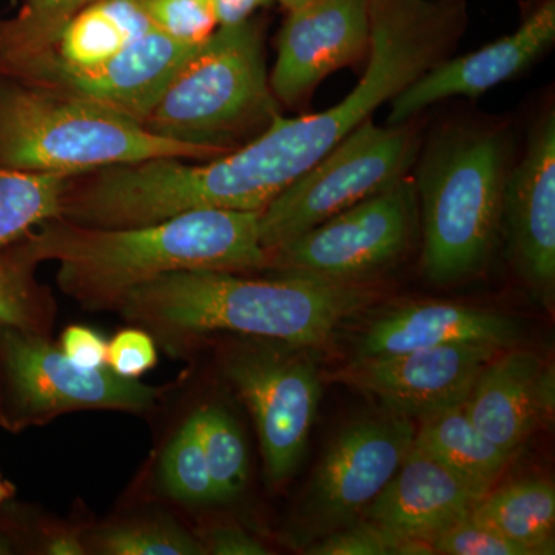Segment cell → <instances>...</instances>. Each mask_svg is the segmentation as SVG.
Here are the masks:
<instances>
[{
  "mask_svg": "<svg viewBox=\"0 0 555 555\" xmlns=\"http://www.w3.org/2000/svg\"><path fill=\"white\" fill-rule=\"evenodd\" d=\"M217 156L108 109L0 75V166L78 177L145 159Z\"/></svg>",
  "mask_w": 555,
  "mask_h": 555,
  "instance_id": "3",
  "label": "cell"
},
{
  "mask_svg": "<svg viewBox=\"0 0 555 555\" xmlns=\"http://www.w3.org/2000/svg\"><path fill=\"white\" fill-rule=\"evenodd\" d=\"M98 0H25L20 13L0 22V57L46 49L78 11Z\"/></svg>",
  "mask_w": 555,
  "mask_h": 555,
  "instance_id": "27",
  "label": "cell"
},
{
  "mask_svg": "<svg viewBox=\"0 0 555 555\" xmlns=\"http://www.w3.org/2000/svg\"><path fill=\"white\" fill-rule=\"evenodd\" d=\"M87 553L105 555H203V542L169 518H130L83 535Z\"/></svg>",
  "mask_w": 555,
  "mask_h": 555,
  "instance_id": "25",
  "label": "cell"
},
{
  "mask_svg": "<svg viewBox=\"0 0 555 555\" xmlns=\"http://www.w3.org/2000/svg\"><path fill=\"white\" fill-rule=\"evenodd\" d=\"M69 178L0 166V251L42 222L61 217Z\"/></svg>",
  "mask_w": 555,
  "mask_h": 555,
  "instance_id": "22",
  "label": "cell"
},
{
  "mask_svg": "<svg viewBox=\"0 0 555 555\" xmlns=\"http://www.w3.org/2000/svg\"><path fill=\"white\" fill-rule=\"evenodd\" d=\"M201 444L215 486L217 502H229L241 494L248 478L246 440L235 416L218 404H204L193 411Z\"/></svg>",
  "mask_w": 555,
  "mask_h": 555,
  "instance_id": "24",
  "label": "cell"
},
{
  "mask_svg": "<svg viewBox=\"0 0 555 555\" xmlns=\"http://www.w3.org/2000/svg\"><path fill=\"white\" fill-rule=\"evenodd\" d=\"M416 150L418 141L406 124L379 127L367 119L262 208V247L269 254L396 184L406 177Z\"/></svg>",
  "mask_w": 555,
  "mask_h": 555,
  "instance_id": "7",
  "label": "cell"
},
{
  "mask_svg": "<svg viewBox=\"0 0 555 555\" xmlns=\"http://www.w3.org/2000/svg\"><path fill=\"white\" fill-rule=\"evenodd\" d=\"M416 189L406 177L339 211L275 250L266 269L358 281L396 262L406 250L416 214Z\"/></svg>",
  "mask_w": 555,
  "mask_h": 555,
  "instance_id": "9",
  "label": "cell"
},
{
  "mask_svg": "<svg viewBox=\"0 0 555 555\" xmlns=\"http://www.w3.org/2000/svg\"><path fill=\"white\" fill-rule=\"evenodd\" d=\"M160 480L164 491L184 505L199 506L217 502L193 412L167 444L160 462Z\"/></svg>",
  "mask_w": 555,
  "mask_h": 555,
  "instance_id": "26",
  "label": "cell"
},
{
  "mask_svg": "<svg viewBox=\"0 0 555 555\" xmlns=\"http://www.w3.org/2000/svg\"><path fill=\"white\" fill-rule=\"evenodd\" d=\"M36 266L20 241L0 251V324L50 337L56 305L36 281Z\"/></svg>",
  "mask_w": 555,
  "mask_h": 555,
  "instance_id": "23",
  "label": "cell"
},
{
  "mask_svg": "<svg viewBox=\"0 0 555 555\" xmlns=\"http://www.w3.org/2000/svg\"><path fill=\"white\" fill-rule=\"evenodd\" d=\"M369 49V0H309L288 10L269 76L273 96L288 107L301 104L332 73L363 61Z\"/></svg>",
  "mask_w": 555,
  "mask_h": 555,
  "instance_id": "13",
  "label": "cell"
},
{
  "mask_svg": "<svg viewBox=\"0 0 555 555\" xmlns=\"http://www.w3.org/2000/svg\"><path fill=\"white\" fill-rule=\"evenodd\" d=\"M414 420L389 414L352 423L332 441L299 509V528L320 539L363 518L414 447Z\"/></svg>",
  "mask_w": 555,
  "mask_h": 555,
  "instance_id": "11",
  "label": "cell"
},
{
  "mask_svg": "<svg viewBox=\"0 0 555 555\" xmlns=\"http://www.w3.org/2000/svg\"><path fill=\"white\" fill-rule=\"evenodd\" d=\"M43 554L82 555L87 553L83 534L78 529H61L46 537L42 545Z\"/></svg>",
  "mask_w": 555,
  "mask_h": 555,
  "instance_id": "35",
  "label": "cell"
},
{
  "mask_svg": "<svg viewBox=\"0 0 555 555\" xmlns=\"http://www.w3.org/2000/svg\"><path fill=\"white\" fill-rule=\"evenodd\" d=\"M107 345L94 328L80 324L65 328L60 343L62 352L83 369L107 367Z\"/></svg>",
  "mask_w": 555,
  "mask_h": 555,
  "instance_id": "32",
  "label": "cell"
},
{
  "mask_svg": "<svg viewBox=\"0 0 555 555\" xmlns=\"http://www.w3.org/2000/svg\"><path fill=\"white\" fill-rule=\"evenodd\" d=\"M153 30L144 0H98L78 11L54 42L40 50L64 64L89 67L112 60Z\"/></svg>",
  "mask_w": 555,
  "mask_h": 555,
  "instance_id": "19",
  "label": "cell"
},
{
  "mask_svg": "<svg viewBox=\"0 0 555 555\" xmlns=\"http://www.w3.org/2000/svg\"><path fill=\"white\" fill-rule=\"evenodd\" d=\"M503 350L481 369L465 409L488 440L514 455L553 416L555 374L534 352Z\"/></svg>",
  "mask_w": 555,
  "mask_h": 555,
  "instance_id": "16",
  "label": "cell"
},
{
  "mask_svg": "<svg viewBox=\"0 0 555 555\" xmlns=\"http://www.w3.org/2000/svg\"><path fill=\"white\" fill-rule=\"evenodd\" d=\"M520 334L517 320L495 310L454 302H416L375 320L360 339L358 357L393 356L459 343L511 347Z\"/></svg>",
  "mask_w": 555,
  "mask_h": 555,
  "instance_id": "18",
  "label": "cell"
},
{
  "mask_svg": "<svg viewBox=\"0 0 555 555\" xmlns=\"http://www.w3.org/2000/svg\"><path fill=\"white\" fill-rule=\"evenodd\" d=\"M473 513L531 555L554 554L555 489L546 480H520L492 488Z\"/></svg>",
  "mask_w": 555,
  "mask_h": 555,
  "instance_id": "21",
  "label": "cell"
},
{
  "mask_svg": "<svg viewBox=\"0 0 555 555\" xmlns=\"http://www.w3.org/2000/svg\"><path fill=\"white\" fill-rule=\"evenodd\" d=\"M159 387L83 369L47 335L0 324V426L20 434L78 411L150 414Z\"/></svg>",
  "mask_w": 555,
  "mask_h": 555,
  "instance_id": "6",
  "label": "cell"
},
{
  "mask_svg": "<svg viewBox=\"0 0 555 555\" xmlns=\"http://www.w3.org/2000/svg\"><path fill=\"white\" fill-rule=\"evenodd\" d=\"M506 178L505 141L494 131L452 130L429 150L415 189L430 283H460L485 268L502 225Z\"/></svg>",
  "mask_w": 555,
  "mask_h": 555,
  "instance_id": "4",
  "label": "cell"
},
{
  "mask_svg": "<svg viewBox=\"0 0 555 555\" xmlns=\"http://www.w3.org/2000/svg\"><path fill=\"white\" fill-rule=\"evenodd\" d=\"M310 555H430L434 545L426 540L398 535L385 526L360 518L337 531L313 540L305 551Z\"/></svg>",
  "mask_w": 555,
  "mask_h": 555,
  "instance_id": "28",
  "label": "cell"
},
{
  "mask_svg": "<svg viewBox=\"0 0 555 555\" xmlns=\"http://www.w3.org/2000/svg\"><path fill=\"white\" fill-rule=\"evenodd\" d=\"M261 211L203 208L139 228L42 222L20 241L36 262H60L57 284L83 308L119 309L133 288L178 270L266 269Z\"/></svg>",
  "mask_w": 555,
  "mask_h": 555,
  "instance_id": "1",
  "label": "cell"
},
{
  "mask_svg": "<svg viewBox=\"0 0 555 555\" xmlns=\"http://www.w3.org/2000/svg\"><path fill=\"white\" fill-rule=\"evenodd\" d=\"M486 492L415 444L363 518L398 535L436 537L473 511Z\"/></svg>",
  "mask_w": 555,
  "mask_h": 555,
  "instance_id": "17",
  "label": "cell"
},
{
  "mask_svg": "<svg viewBox=\"0 0 555 555\" xmlns=\"http://www.w3.org/2000/svg\"><path fill=\"white\" fill-rule=\"evenodd\" d=\"M276 0H208L218 27H232L250 21L255 11Z\"/></svg>",
  "mask_w": 555,
  "mask_h": 555,
  "instance_id": "34",
  "label": "cell"
},
{
  "mask_svg": "<svg viewBox=\"0 0 555 555\" xmlns=\"http://www.w3.org/2000/svg\"><path fill=\"white\" fill-rule=\"evenodd\" d=\"M555 40V0H545L516 31L465 56L447 57L390 101L389 126L408 124L449 98H477L521 75Z\"/></svg>",
  "mask_w": 555,
  "mask_h": 555,
  "instance_id": "15",
  "label": "cell"
},
{
  "mask_svg": "<svg viewBox=\"0 0 555 555\" xmlns=\"http://www.w3.org/2000/svg\"><path fill=\"white\" fill-rule=\"evenodd\" d=\"M414 444L488 492L513 460L488 440L466 414L465 401L420 420Z\"/></svg>",
  "mask_w": 555,
  "mask_h": 555,
  "instance_id": "20",
  "label": "cell"
},
{
  "mask_svg": "<svg viewBox=\"0 0 555 555\" xmlns=\"http://www.w3.org/2000/svg\"><path fill=\"white\" fill-rule=\"evenodd\" d=\"M278 115L262 30L246 21L217 31L170 80L142 126L221 156L257 138Z\"/></svg>",
  "mask_w": 555,
  "mask_h": 555,
  "instance_id": "5",
  "label": "cell"
},
{
  "mask_svg": "<svg viewBox=\"0 0 555 555\" xmlns=\"http://www.w3.org/2000/svg\"><path fill=\"white\" fill-rule=\"evenodd\" d=\"M158 350L155 339L144 328H126L107 345V367L113 374L138 379L156 366Z\"/></svg>",
  "mask_w": 555,
  "mask_h": 555,
  "instance_id": "31",
  "label": "cell"
},
{
  "mask_svg": "<svg viewBox=\"0 0 555 555\" xmlns=\"http://www.w3.org/2000/svg\"><path fill=\"white\" fill-rule=\"evenodd\" d=\"M14 494V486L10 485L9 481L3 480L2 476H0V507H2L3 503L7 500H10Z\"/></svg>",
  "mask_w": 555,
  "mask_h": 555,
  "instance_id": "36",
  "label": "cell"
},
{
  "mask_svg": "<svg viewBox=\"0 0 555 555\" xmlns=\"http://www.w3.org/2000/svg\"><path fill=\"white\" fill-rule=\"evenodd\" d=\"M278 2L283 3L287 10L297 9V7L302 5V3L309 2V0H278Z\"/></svg>",
  "mask_w": 555,
  "mask_h": 555,
  "instance_id": "37",
  "label": "cell"
},
{
  "mask_svg": "<svg viewBox=\"0 0 555 555\" xmlns=\"http://www.w3.org/2000/svg\"><path fill=\"white\" fill-rule=\"evenodd\" d=\"M434 550L444 555H531L473 511L440 532L434 540Z\"/></svg>",
  "mask_w": 555,
  "mask_h": 555,
  "instance_id": "30",
  "label": "cell"
},
{
  "mask_svg": "<svg viewBox=\"0 0 555 555\" xmlns=\"http://www.w3.org/2000/svg\"><path fill=\"white\" fill-rule=\"evenodd\" d=\"M155 30L184 46L206 42L218 24L208 0H144Z\"/></svg>",
  "mask_w": 555,
  "mask_h": 555,
  "instance_id": "29",
  "label": "cell"
},
{
  "mask_svg": "<svg viewBox=\"0 0 555 555\" xmlns=\"http://www.w3.org/2000/svg\"><path fill=\"white\" fill-rule=\"evenodd\" d=\"M507 347L459 343L393 356L358 357L335 382L378 398L393 415L425 420L463 403L481 369Z\"/></svg>",
  "mask_w": 555,
  "mask_h": 555,
  "instance_id": "12",
  "label": "cell"
},
{
  "mask_svg": "<svg viewBox=\"0 0 555 555\" xmlns=\"http://www.w3.org/2000/svg\"><path fill=\"white\" fill-rule=\"evenodd\" d=\"M502 224L514 266L546 308L555 294V116L532 131L516 169L507 173Z\"/></svg>",
  "mask_w": 555,
  "mask_h": 555,
  "instance_id": "14",
  "label": "cell"
},
{
  "mask_svg": "<svg viewBox=\"0 0 555 555\" xmlns=\"http://www.w3.org/2000/svg\"><path fill=\"white\" fill-rule=\"evenodd\" d=\"M203 542L206 554L214 555H266L268 547L235 525H222L210 529Z\"/></svg>",
  "mask_w": 555,
  "mask_h": 555,
  "instance_id": "33",
  "label": "cell"
},
{
  "mask_svg": "<svg viewBox=\"0 0 555 555\" xmlns=\"http://www.w3.org/2000/svg\"><path fill=\"white\" fill-rule=\"evenodd\" d=\"M222 358V372L257 425L270 483L297 473L315 423L321 379L306 347L251 338Z\"/></svg>",
  "mask_w": 555,
  "mask_h": 555,
  "instance_id": "8",
  "label": "cell"
},
{
  "mask_svg": "<svg viewBox=\"0 0 555 555\" xmlns=\"http://www.w3.org/2000/svg\"><path fill=\"white\" fill-rule=\"evenodd\" d=\"M360 281L278 273L244 278L222 270H178L147 281L120 302L126 320L170 341L230 332L317 347L371 305Z\"/></svg>",
  "mask_w": 555,
  "mask_h": 555,
  "instance_id": "2",
  "label": "cell"
},
{
  "mask_svg": "<svg viewBox=\"0 0 555 555\" xmlns=\"http://www.w3.org/2000/svg\"><path fill=\"white\" fill-rule=\"evenodd\" d=\"M198 47L184 46L153 30L101 64L75 67L38 50L0 57V75L144 124L178 69Z\"/></svg>",
  "mask_w": 555,
  "mask_h": 555,
  "instance_id": "10",
  "label": "cell"
}]
</instances>
